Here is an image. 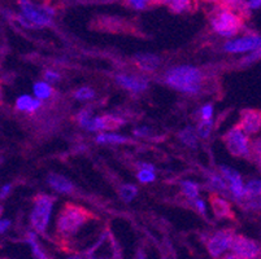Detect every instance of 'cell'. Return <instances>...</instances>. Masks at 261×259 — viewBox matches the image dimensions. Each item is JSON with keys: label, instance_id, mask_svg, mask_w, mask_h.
Segmentation results:
<instances>
[{"label": "cell", "instance_id": "23", "mask_svg": "<svg viewBox=\"0 0 261 259\" xmlns=\"http://www.w3.org/2000/svg\"><path fill=\"white\" fill-rule=\"evenodd\" d=\"M34 95L37 96V99L39 100L48 99L52 95V90L47 83L38 82L34 84Z\"/></svg>", "mask_w": 261, "mask_h": 259}, {"label": "cell", "instance_id": "35", "mask_svg": "<svg viewBox=\"0 0 261 259\" xmlns=\"http://www.w3.org/2000/svg\"><path fill=\"white\" fill-rule=\"evenodd\" d=\"M147 2H149V0H129V3L137 9H143L146 7Z\"/></svg>", "mask_w": 261, "mask_h": 259}, {"label": "cell", "instance_id": "1", "mask_svg": "<svg viewBox=\"0 0 261 259\" xmlns=\"http://www.w3.org/2000/svg\"><path fill=\"white\" fill-rule=\"evenodd\" d=\"M165 80L175 90L195 94L200 89L201 73L194 66H177L167 71Z\"/></svg>", "mask_w": 261, "mask_h": 259}, {"label": "cell", "instance_id": "15", "mask_svg": "<svg viewBox=\"0 0 261 259\" xmlns=\"http://www.w3.org/2000/svg\"><path fill=\"white\" fill-rule=\"evenodd\" d=\"M48 184L51 185L55 191L61 192V193H70L73 191V184L66 179V178L61 177L58 174H49L48 178Z\"/></svg>", "mask_w": 261, "mask_h": 259}, {"label": "cell", "instance_id": "6", "mask_svg": "<svg viewBox=\"0 0 261 259\" xmlns=\"http://www.w3.org/2000/svg\"><path fill=\"white\" fill-rule=\"evenodd\" d=\"M226 148L232 156L237 157H247L250 154L248 148V137L244 134L241 127L231 128L224 137Z\"/></svg>", "mask_w": 261, "mask_h": 259}, {"label": "cell", "instance_id": "30", "mask_svg": "<svg viewBox=\"0 0 261 259\" xmlns=\"http://www.w3.org/2000/svg\"><path fill=\"white\" fill-rule=\"evenodd\" d=\"M155 174H153V171H148V170H139L138 172V179L141 180L142 183H149L153 182L155 180Z\"/></svg>", "mask_w": 261, "mask_h": 259}, {"label": "cell", "instance_id": "5", "mask_svg": "<svg viewBox=\"0 0 261 259\" xmlns=\"http://www.w3.org/2000/svg\"><path fill=\"white\" fill-rule=\"evenodd\" d=\"M54 201V197L47 194H40L35 198V205L32 213V224L38 232H44L47 229Z\"/></svg>", "mask_w": 261, "mask_h": 259}, {"label": "cell", "instance_id": "20", "mask_svg": "<svg viewBox=\"0 0 261 259\" xmlns=\"http://www.w3.org/2000/svg\"><path fill=\"white\" fill-rule=\"evenodd\" d=\"M96 141L99 144H122L127 141V137L117 134H100L96 137Z\"/></svg>", "mask_w": 261, "mask_h": 259}, {"label": "cell", "instance_id": "27", "mask_svg": "<svg viewBox=\"0 0 261 259\" xmlns=\"http://www.w3.org/2000/svg\"><path fill=\"white\" fill-rule=\"evenodd\" d=\"M78 122H80L81 126H84V127L86 128H91V125H92V118H91V111L90 110H82L80 114H78L77 117Z\"/></svg>", "mask_w": 261, "mask_h": 259}, {"label": "cell", "instance_id": "39", "mask_svg": "<svg viewBox=\"0 0 261 259\" xmlns=\"http://www.w3.org/2000/svg\"><path fill=\"white\" fill-rule=\"evenodd\" d=\"M149 134V130L147 127H138L134 130V135L137 136H147Z\"/></svg>", "mask_w": 261, "mask_h": 259}, {"label": "cell", "instance_id": "9", "mask_svg": "<svg viewBox=\"0 0 261 259\" xmlns=\"http://www.w3.org/2000/svg\"><path fill=\"white\" fill-rule=\"evenodd\" d=\"M231 249L242 259H257L261 255V248L257 242L241 235L234 237Z\"/></svg>", "mask_w": 261, "mask_h": 259}, {"label": "cell", "instance_id": "41", "mask_svg": "<svg viewBox=\"0 0 261 259\" xmlns=\"http://www.w3.org/2000/svg\"><path fill=\"white\" fill-rule=\"evenodd\" d=\"M138 167L141 168V170L155 171V167H153V165H151V163H147V162H139L138 163Z\"/></svg>", "mask_w": 261, "mask_h": 259}, {"label": "cell", "instance_id": "37", "mask_svg": "<svg viewBox=\"0 0 261 259\" xmlns=\"http://www.w3.org/2000/svg\"><path fill=\"white\" fill-rule=\"evenodd\" d=\"M224 3L230 8H239L243 3V0H224Z\"/></svg>", "mask_w": 261, "mask_h": 259}, {"label": "cell", "instance_id": "8", "mask_svg": "<svg viewBox=\"0 0 261 259\" xmlns=\"http://www.w3.org/2000/svg\"><path fill=\"white\" fill-rule=\"evenodd\" d=\"M234 241V232L231 229H222L213 235L207 244L208 251L213 258H220L229 248H231Z\"/></svg>", "mask_w": 261, "mask_h": 259}, {"label": "cell", "instance_id": "16", "mask_svg": "<svg viewBox=\"0 0 261 259\" xmlns=\"http://www.w3.org/2000/svg\"><path fill=\"white\" fill-rule=\"evenodd\" d=\"M211 204H212L213 213L217 218H231L232 213L229 204L218 196H211Z\"/></svg>", "mask_w": 261, "mask_h": 259}, {"label": "cell", "instance_id": "42", "mask_svg": "<svg viewBox=\"0 0 261 259\" xmlns=\"http://www.w3.org/2000/svg\"><path fill=\"white\" fill-rule=\"evenodd\" d=\"M9 225H11V222H9V220H7V219L2 220V223H0V232H2V234H4Z\"/></svg>", "mask_w": 261, "mask_h": 259}, {"label": "cell", "instance_id": "47", "mask_svg": "<svg viewBox=\"0 0 261 259\" xmlns=\"http://www.w3.org/2000/svg\"><path fill=\"white\" fill-rule=\"evenodd\" d=\"M205 2H211V3H215V2H218V0H205Z\"/></svg>", "mask_w": 261, "mask_h": 259}, {"label": "cell", "instance_id": "22", "mask_svg": "<svg viewBox=\"0 0 261 259\" xmlns=\"http://www.w3.org/2000/svg\"><path fill=\"white\" fill-rule=\"evenodd\" d=\"M246 197L248 198H256L261 197V180H251L246 185Z\"/></svg>", "mask_w": 261, "mask_h": 259}, {"label": "cell", "instance_id": "13", "mask_svg": "<svg viewBox=\"0 0 261 259\" xmlns=\"http://www.w3.org/2000/svg\"><path fill=\"white\" fill-rule=\"evenodd\" d=\"M123 125V121L115 116H103V117L94 118L90 131H98V130H117Z\"/></svg>", "mask_w": 261, "mask_h": 259}, {"label": "cell", "instance_id": "28", "mask_svg": "<svg viewBox=\"0 0 261 259\" xmlns=\"http://www.w3.org/2000/svg\"><path fill=\"white\" fill-rule=\"evenodd\" d=\"M212 130V121H203L198 127V135L203 139H207Z\"/></svg>", "mask_w": 261, "mask_h": 259}, {"label": "cell", "instance_id": "38", "mask_svg": "<svg viewBox=\"0 0 261 259\" xmlns=\"http://www.w3.org/2000/svg\"><path fill=\"white\" fill-rule=\"evenodd\" d=\"M246 6L248 9H257L261 7V0H248Z\"/></svg>", "mask_w": 261, "mask_h": 259}, {"label": "cell", "instance_id": "40", "mask_svg": "<svg viewBox=\"0 0 261 259\" xmlns=\"http://www.w3.org/2000/svg\"><path fill=\"white\" fill-rule=\"evenodd\" d=\"M195 208L198 209L201 214L205 213V204H204L203 199H199V198L195 199Z\"/></svg>", "mask_w": 261, "mask_h": 259}, {"label": "cell", "instance_id": "33", "mask_svg": "<svg viewBox=\"0 0 261 259\" xmlns=\"http://www.w3.org/2000/svg\"><path fill=\"white\" fill-rule=\"evenodd\" d=\"M252 149H253V152H255L256 156H257L258 163H260V165H261V137H260V139L256 140L255 142H253Z\"/></svg>", "mask_w": 261, "mask_h": 259}, {"label": "cell", "instance_id": "31", "mask_svg": "<svg viewBox=\"0 0 261 259\" xmlns=\"http://www.w3.org/2000/svg\"><path fill=\"white\" fill-rule=\"evenodd\" d=\"M210 182H211V185L215 187L216 189H221V191L226 189V183H225L221 178L218 177V175H212Z\"/></svg>", "mask_w": 261, "mask_h": 259}, {"label": "cell", "instance_id": "25", "mask_svg": "<svg viewBox=\"0 0 261 259\" xmlns=\"http://www.w3.org/2000/svg\"><path fill=\"white\" fill-rule=\"evenodd\" d=\"M137 192H138L137 191V187H134V185H132V184L122 185L120 189L121 197H122L123 201H126V203L132 201V199L137 196Z\"/></svg>", "mask_w": 261, "mask_h": 259}, {"label": "cell", "instance_id": "18", "mask_svg": "<svg viewBox=\"0 0 261 259\" xmlns=\"http://www.w3.org/2000/svg\"><path fill=\"white\" fill-rule=\"evenodd\" d=\"M40 106V100L39 99H33L29 95H22L17 99L16 101V108L18 110L22 111H35L39 109Z\"/></svg>", "mask_w": 261, "mask_h": 259}, {"label": "cell", "instance_id": "34", "mask_svg": "<svg viewBox=\"0 0 261 259\" xmlns=\"http://www.w3.org/2000/svg\"><path fill=\"white\" fill-rule=\"evenodd\" d=\"M44 78H46V80H48V82H58V80L60 79V75H59L58 73H55V71L48 70L46 71Z\"/></svg>", "mask_w": 261, "mask_h": 259}, {"label": "cell", "instance_id": "17", "mask_svg": "<svg viewBox=\"0 0 261 259\" xmlns=\"http://www.w3.org/2000/svg\"><path fill=\"white\" fill-rule=\"evenodd\" d=\"M135 63L143 70L152 71L155 69H158L160 60H159L158 56H153V54L149 53H141L135 56Z\"/></svg>", "mask_w": 261, "mask_h": 259}, {"label": "cell", "instance_id": "12", "mask_svg": "<svg viewBox=\"0 0 261 259\" xmlns=\"http://www.w3.org/2000/svg\"><path fill=\"white\" fill-rule=\"evenodd\" d=\"M221 171L224 177L230 182V189H231L232 194L238 199H242L243 197H246V187H244L243 180H242L239 172H237L232 168L227 167V166H221Z\"/></svg>", "mask_w": 261, "mask_h": 259}, {"label": "cell", "instance_id": "2", "mask_svg": "<svg viewBox=\"0 0 261 259\" xmlns=\"http://www.w3.org/2000/svg\"><path fill=\"white\" fill-rule=\"evenodd\" d=\"M89 219H91V214L86 209L68 204L61 210L60 217L58 219V229L61 235L73 236Z\"/></svg>", "mask_w": 261, "mask_h": 259}, {"label": "cell", "instance_id": "45", "mask_svg": "<svg viewBox=\"0 0 261 259\" xmlns=\"http://www.w3.org/2000/svg\"><path fill=\"white\" fill-rule=\"evenodd\" d=\"M137 259H146V256H144V254L142 253V251H139L138 256H137Z\"/></svg>", "mask_w": 261, "mask_h": 259}, {"label": "cell", "instance_id": "10", "mask_svg": "<svg viewBox=\"0 0 261 259\" xmlns=\"http://www.w3.org/2000/svg\"><path fill=\"white\" fill-rule=\"evenodd\" d=\"M261 48L260 35H247L239 39L230 40L225 44V51L231 53H243V52H255Z\"/></svg>", "mask_w": 261, "mask_h": 259}, {"label": "cell", "instance_id": "32", "mask_svg": "<svg viewBox=\"0 0 261 259\" xmlns=\"http://www.w3.org/2000/svg\"><path fill=\"white\" fill-rule=\"evenodd\" d=\"M213 114V106L212 105H204L201 108V117H203V121H210L212 118Z\"/></svg>", "mask_w": 261, "mask_h": 259}, {"label": "cell", "instance_id": "11", "mask_svg": "<svg viewBox=\"0 0 261 259\" xmlns=\"http://www.w3.org/2000/svg\"><path fill=\"white\" fill-rule=\"evenodd\" d=\"M239 127L243 130L244 134L253 135L261 130V113L257 110L243 111Z\"/></svg>", "mask_w": 261, "mask_h": 259}, {"label": "cell", "instance_id": "36", "mask_svg": "<svg viewBox=\"0 0 261 259\" xmlns=\"http://www.w3.org/2000/svg\"><path fill=\"white\" fill-rule=\"evenodd\" d=\"M258 59H261V48H258L257 51L252 52V53H251L250 56L247 57V59H246V63H247V64H250V63H252V61L258 60Z\"/></svg>", "mask_w": 261, "mask_h": 259}, {"label": "cell", "instance_id": "7", "mask_svg": "<svg viewBox=\"0 0 261 259\" xmlns=\"http://www.w3.org/2000/svg\"><path fill=\"white\" fill-rule=\"evenodd\" d=\"M21 9H22L23 18L30 23H35L39 26L51 25V14L54 11L49 8H35L29 0H21Z\"/></svg>", "mask_w": 261, "mask_h": 259}, {"label": "cell", "instance_id": "26", "mask_svg": "<svg viewBox=\"0 0 261 259\" xmlns=\"http://www.w3.org/2000/svg\"><path fill=\"white\" fill-rule=\"evenodd\" d=\"M182 189H184V193L186 194L189 198H196V196L199 194V187L196 183L192 182H184L182 183Z\"/></svg>", "mask_w": 261, "mask_h": 259}, {"label": "cell", "instance_id": "4", "mask_svg": "<svg viewBox=\"0 0 261 259\" xmlns=\"http://www.w3.org/2000/svg\"><path fill=\"white\" fill-rule=\"evenodd\" d=\"M87 259H121V251L115 237L106 231L86 253Z\"/></svg>", "mask_w": 261, "mask_h": 259}, {"label": "cell", "instance_id": "21", "mask_svg": "<svg viewBox=\"0 0 261 259\" xmlns=\"http://www.w3.org/2000/svg\"><path fill=\"white\" fill-rule=\"evenodd\" d=\"M161 3L169 7L175 13H181L190 7V0H161Z\"/></svg>", "mask_w": 261, "mask_h": 259}, {"label": "cell", "instance_id": "24", "mask_svg": "<svg viewBox=\"0 0 261 259\" xmlns=\"http://www.w3.org/2000/svg\"><path fill=\"white\" fill-rule=\"evenodd\" d=\"M179 137H181L182 141L186 144V146L191 147V148H195L196 147V135H195V131L192 130L191 127H186L185 130H182L181 132H179Z\"/></svg>", "mask_w": 261, "mask_h": 259}, {"label": "cell", "instance_id": "44", "mask_svg": "<svg viewBox=\"0 0 261 259\" xmlns=\"http://www.w3.org/2000/svg\"><path fill=\"white\" fill-rule=\"evenodd\" d=\"M224 259H242V258L239 255H237L236 253H231V254H227Z\"/></svg>", "mask_w": 261, "mask_h": 259}, {"label": "cell", "instance_id": "19", "mask_svg": "<svg viewBox=\"0 0 261 259\" xmlns=\"http://www.w3.org/2000/svg\"><path fill=\"white\" fill-rule=\"evenodd\" d=\"M26 241L29 242V245L32 246L33 254H34L35 258L37 259H49L48 255L44 253L43 249L40 248V245L38 244V240H37V236H35V234L29 232V234H28V236H26Z\"/></svg>", "mask_w": 261, "mask_h": 259}, {"label": "cell", "instance_id": "29", "mask_svg": "<svg viewBox=\"0 0 261 259\" xmlns=\"http://www.w3.org/2000/svg\"><path fill=\"white\" fill-rule=\"evenodd\" d=\"M94 91H92L91 89H89V87H82V89L77 90L74 94L75 99L78 100H89V99H92L94 97Z\"/></svg>", "mask_w": 261, "mask_h": 259}, {"label": "cell", "instance_id": "3", "mask_svg": "<svg viewBox=\"0 0 261 259\" xmlns=\"http://www.w3.org/2000/svg\"><path fill=\"white\" fill-rule=\"evenodd\" d=\"M215 32L222 37H234L242 27V20L229 9H218L211 17Z\"/></svg>", "mask_w": 261, "mask_h": 259}, {"label": "cell", "instance_id": "43", "mask_svg": "<svg viewBox=\"0 0 261 259\" xmlns=\"http://www.w3.org/2000/svg\"><path fill=\"white\" fill-rule=\"evenodd\" d=\"M9 191H11V185H4L3 188H2V198H6L7 194L9 193Z\"/></svg>", "mask_w": 261, "mask_h": 259}, {"label": "cell", "instance_id": "14", "mask_svg": "<svg viewBox=\"0 0 261 259\" xmlns=\"http://www.w3.org/2000/svg\"><path fill=\"white\" fill-rule=\"evenodd\" d=\"M116 80L123 89L130 90V91L141 92L147 89V80L144 78L142 79V78L130 77V75H117Z\"/></svg>", "mask_w": 261, "mask_h": 259}, {"label": "cell", "instance_id": "46", "mask_svg": "<svg viewBox=\"0 0 261 259\" xmlns=\"http://www.w3.org/2000/svg\"><path fill=\"white\" fill-rule=\"evenodd\" d=\"M66 259H84V258L80 255H73V256H69V258H66Z\"/></svg>", "mask_w": 261, "mask_h": 259}]
</instances>
